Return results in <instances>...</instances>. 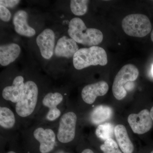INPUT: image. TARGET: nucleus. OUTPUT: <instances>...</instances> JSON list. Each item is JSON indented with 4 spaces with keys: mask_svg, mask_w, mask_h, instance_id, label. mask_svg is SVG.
<instances>
[{
    "mask_svg": "<svg viewBox=\"0 0 153 153\" xmlns=\"http://www.w3.org/2000/svg\"><path fill=\"white\" fill-rule=\"evenodd\" d=\"M93 108L88 116L89 121L92 124L99 125L109 120L112 116V109L109 106L99 105Z\"/></svg>",
    "mask_w": 153,
    "mask_h": 153,
    "instance_id": "18",
    "label": "nucleus"
},
{
    "mask_svg": "<svg viewBox=\"0 0 153 153\" xmlns=\"http://www.w3.org/2000/svg\"><path fill=\"white\" fill-rule=\"evenodd\" d=\"M22 128L15 110L7 102L0 101V139L6 144L20 137Z\"/></svg>",
    "mask_w": 153,
    "mask_h": 153,
    "instance_id": "5",
    "label": "nucleus"
},
{
    "mask_svg": "<svg viewBox=\"0 0 153 153\" xmlns=\"http://www.w3.org/2000/svg\"><path fill=\"white\" fill-rule=\"evenodd\" d=\"M52 153H72L67 149V148L58 146Z\"/></svg>",
    "mask_w": 153,
    "mask_h": 153,
    "instance_id": "25",
    "label": "nucleus"
},
{
    "mask_svg": "<svg viewBox=\"0 0 153 153\" xmlns=\"http://www.w3.org/2000/svg\"><path fill=\"white\" fill-rule=\"evenodd\" d=\"M68 102L67 92L60 90L46 91L34 122L57 127Z\"/></svg>",
    "mask_w": 153,
    "mask_h": 153,
    "instance_id": "3",
    "label": "nucleus"
},
{
    "mask_svg": "<svg viewBox=\"0 0 153 153\" xmlns=\"http://www.w3.org/2000/svg\"><path fill=\"white\" fill-rule=\"evenodd\" d=\"M114 134L117 143L123 153H134V147L129 137L125 127L117 125L114 127Z\"/></svg>",
    "mask_w": 153,
    "mask_h": 153,
    "instance_id": "17",
    "label": "nucleus"
},
{
    "mask_svg": "<svg viewBox=\"0 0 153 153\" xmlns=\"http://www.w3.org/2000/svg\"><path fill=\"white\" fill-rule=\"evenodd\" d=\"M57 127L34 122L22 128L20 138L25 150L28 153H52L58 146Z\"/></svg>",
    "mask_w": 153,
    "mask_h": 153,
    "instance_id": "1",
    "label": "nucleus"
},
{
    "mask_svg": "<svg viewBox=\"0 0 153 153\" xmlns=\"http://www.w3.org/2000/svg\"><path fill=\"white\" fill-rule=\"evenodd\" d=\"M19 139H20V138L17 139L13 140L10 142L8 143H7L10 145V150L6 152L5 153H20V152L16 150L18 146H19Z\"/></svg>",
    "mask_w": 153,
    "mask_h": 153,
    "instance_id": "24",
    "label": "nucleus"
},
{
    "mask_svg": "<svg viewBox=\"0 0 153 153\" xmlns=\"http://www.w3.org/2000/svg\"><path fill=\"white\" fill-rule=\"evenodd\" d=\"M11 14L8 9L0 5V19L4 22H8L10 20Z\"/></svg>",
    "mask_w": 153,
    "mask_h": 153,
    "instance_id": "22",
    "label": "nucleus"
},
{
    "mask_svg": "<svg viewBox=\"0 0 153 153\" xmlns=\"http://www.w3.org/2000/svg\"><path fill=\"white\" fill-rule=\"evenodd\" d=\"M79 49L76 41L72 38L63 36L57 41L55 53L57 57L70 58L74 57Z\"/></svg>",
    "mask_w": 153,
    "mask_h": 153,
    "instance_id": "14",
    "label": "nucleus"
},
{
    "mask_svg": "<svg viewBox=\"0 0 153 153\" xmlns=\"http://www.w3.org/2000/svg\"><path fill=\"white\" fill-rule=\"evenodd\" d=\"M108 84L105 81H100L85 85L81 92L82 101L87 105H92L98 97L105 95L108 91Z\"/></svg>",
    "mask_w": 153,
    "mask_h": 153,
    "instance_id": "12",
    "label": "nucleus"
},
{
    "mask_svg": "<svg viewBox=\"0 0 153 153\" xmlns=\"http://www.w3.org/2000/svg\"><path fill=\"white\" fill-rule=\"evenodd\" d=\"M21 49L15 43L1 45L0 47V64L2 66H8L19 57Z\"/></svg>",
    "mask_w": 153,
    "mask_h": 153,
    "instance_id": "16",
    "label": "nucleus"
},
{
    "mask_svg": "<svg viewBox=\"0 0 153 153\" xmlns=\"http://www.w3.org/2000/svg\"><path fill=\"white\" fill-rule=\"evenodd\" d=\"M100 150L102 153H123L117 143L112 138L105 141L104 143L100 146Z\"/></svg>",
    "mask_w": 153,
    "mask_h": 153,
    "instance_id": "21",
    "label": "nucleus"
},
{
    "mask_svg": "<svg viewBox=\"0 0 153 153\" xmlns=\"http://www.w3.org/2000/svg\"><path fill=\"white\" fill-rule=\"evenodd\" d=\"M150 112L151 117H152V120H153V106L152 108H151L150 111Z\"/></svg>",
    "mask_w": 153,
    "mask_h": 153,
    "instance_id": "27",
    "label": "nucleus"
},
{
    "mask_svg": "<svg viewBox=\"0 0 153 153\" xmlns=\"http://www.w3.org/2000/svg\"><path fill=\"white\" fill-rule=\"evenodd\" d=\"M139 74L138 69L133 64H126L121 68L116 75L113 84L112 92L115 98L121 100L125 97L127 94L125 88L126 84L136 80Z\"/></svg>",
    "mask_w": 153,
    "mask_h": 153,
    "instance_id": "9",
    "label": "nucleus"
},
{
    "mask_svg": "<svg viewBox=\"0 0 153 153\" xmlns=\"http://www.w3.org/2000/svg\"><path fill=\"white\" fill-rule=\"evenodd\" d=\"M73 65L75 69L81 70L91 66H104L108 63L106 52L98 46L79 49L73 57Z\"/></svg>",
    "mask_w": 153,
    "mask_h": 153,
    "instance_id": "7",
    "label": "nucleus"
},
{
    "mask_svg": "<svg viewBox=\"0 0 153 153\" xmlns=\"http://www.w3.org/2000/svg\"><path fill=\"white\" fill-rule=\"evenodd\" d=\"M26 80L22 75L14 76L11 81L3 86L1 100L8 103L14 109L22 97Z\"/></svg>",
    "mask_w": 153,
    "mask_h": 153,
    "instance_id": "10",
    "label": "nucleus"
},
{
    "mask_svg": "<svg viewBox=\"0 0 153 153\" xmlns=\"http://www.w3.org/2000/svg\"><path fill=\"white\" fill-rule=\"evenodd\" d=\"M122 27L127 35L138 38L146 36L152 29L149 18L140 14H131L125 17L122 22Z\"/></svg>",
    "mask_w": 153,
    "mask_h": 153,
    "instance_id": "8",
    "label": "nucleus"
},
{
    "mask_svg": "<svg viewBox=\"0 0 153 153\" xmlns=\"http://www.w3.org/2000/svg\"><path fill=\"white\" fill-rule=\"evenodd\" d=\"M36 41L42 57L50 59L53 56L55 47V35L53 30L45 29L37 36Z\"/></svg>",
    "mask_w": 153,
    "mask_h": 153,
    "instance_id": "13",
    "label": "nucleus"
},
{
    "mask_svg": "<svg viewBox=\"0 0 153 153\" xmlns=\"http://www.w3.org/2000/svg\"><path fill=\"white\" fill-rule=\"evenodd\" d=\"M151 39H152V41L153 42V30H152V33H151Z\"/></svg>",
    "mask_w": 153,
    "mask_h": 153,
    "instance_id": "28",
    "label": "nucleus"
},
{
    "mask_svg": "<svg viewBox=\"0 0 153 153\" xmlns=\"http://www.w3.org/2000/svg\"><path fill=\"white\" fill-rule=\"evenodd\" d=\"M44 90H47L41 89L36 80H26L22 97L14 108L22 129L33 123L46 92Z\"/></svg>",
    "mask_w": 153,
    "mask_h": 153,
    "instance_id": "2",
    "label": "nucleus"
},
{
    "mask_svg": "<svg viewBox=\"0 0 153 153\" xmlns=\"http://www.w3.org/2000/svg\"><path fill=\"white\" fill-rule=\"evenodd\" d=\"M78 119L77 114L68 102L57 126L58 146L67 148L74 144L77 139Z\"/></svg>",
    "mask_w": 153,
    "mask_h": 153,
    "instance_id": "4",
    "label": "nucleus"
},
{
    "mask_svg": "<svg viewBox=\"0 0 153 153\" xmlns=\"http://www.w3.org/2000/svg\"><path fill=\"white\" fill-rule=\"evenodd\" d=\"M20 1L19 0H1L0 5L6 8H13L17 5Z\"/></svg>",
    "mask_w": 153,
    "mask_h": 153,
    "instance_id": "23",
    "label": "nucleus"
},
{
    "mask_svg": "<svg viewBox=\"0 0 153 153\" xmlns=\"http://www.w3.org/2000/svg\"><path fill=\"white\" fill-rule=\"evenodd\" d=\"M152 74L153 75V66L152 68Z\"/></svg>",
    "mask_w": 153,
    "mask_h": 153,
    "instance_id": "29",
    "label": "nucleus"
},
{
    "mask_svg": "<svg viewBox=\"0 0 153 153\" xmlns=\"http://www.w3.org/2000/svg\"><path fill=\"white\" fill-rule=\"evenodd\" d=\"M28 14L26 11H17L14 15L13 23L15 30L19 35L27 37L35 36L36 32L27 23Z\"/></svg>",
    "mask_w": 153,
    "mask_h": 153,
    "instance_id": "15",
    "label": "nucleus"
},
{
    "mask_svg": "<svg viewBox=\"0 0 153 153\" xmlns=\"http://www.w3.org/2000/svg\"><path fill=\"white\" fill-rule=\"evenodd\" d=\"M79 153H96L95 151L90 148H82V150L79 151Z\"/></svg>",
    "mask_w": 153,
    "mask_h": 153,
    "instance_id": "26",
    "label": "nucleus"
},
{
    "mask_svg": "<svg viewBox=\"0 0 153 153\" xmlns=\"http://www.w3.org/2000/svg\"><path fill=\"white\" fill-rule=\"evenodd\" d=\"M89 1L87 0H71L70 4L71 12L76 16H83L87 12Z\"/></svg>",
    "mask_w": 153,
    "mask_h": 153,
    "instance_id": "20",
    "label": "nucleus"
},
{
    "mask_svg": "<svg viewBox=\"0 0 153 153\" xmlns=\"http://www.w3.org/2000/svg\"><path fill=\"white\" fill-rule=\"evenodd\" d=\"M128 121L134 133L142 134L150 130L153 126V120L150 112L145 109L137 114H131L128 116Z\"/></svg>",
    "mask_w": 153,
    "mask_h": 153,
    "instance_id": "11",
    "label": "nucleus"
},
{
    "mask_svg": "<svg viewBox=\"0 0 153 153\" xmlns=\"http://www.w3.org/2000/svg\"><path fill=\"white\" fill-rule=\"evenodd\" d=\"M68 35L76 43L91 47L102 42L103 36L100 30L95 28H88L82 19L74 18L70 21Z\"/></svg>",
    "mask_w": 153,
    "mask_h": 153,
    "instance_id": "6",
    "label": "nucleus"
},
{
    "mask_svg": "<svg viewBox=\"0 0 153 153\" xmlns=\"http://www.w3.org/2000/svg\"><path fill=\"white\" fill-rule=\"evenodd\" d=\"M149 153H153V149L151 152H150Z\"/></svg>",
    "mask_w": 153,
    "mask_h": 153,
    "instance_id": "30",
    "label": "nucleus"
},
{
    "mask_svg": "<svg viewBox=\"0 0 153 153\" xmlns=\"http://www.w3.org/2000/svg\"><path fill=\"white\" fill-rule=\"evenodd\" d=\"M114 133L113 125L109 123L99 125L96 129V136L104 141L108 139L112 138Z\"/></svg>",
    "mask_w": 153,
    "mask_h": 153,
    "instance_id": "19",
    "label": "nucleus"
}]
</instances>
